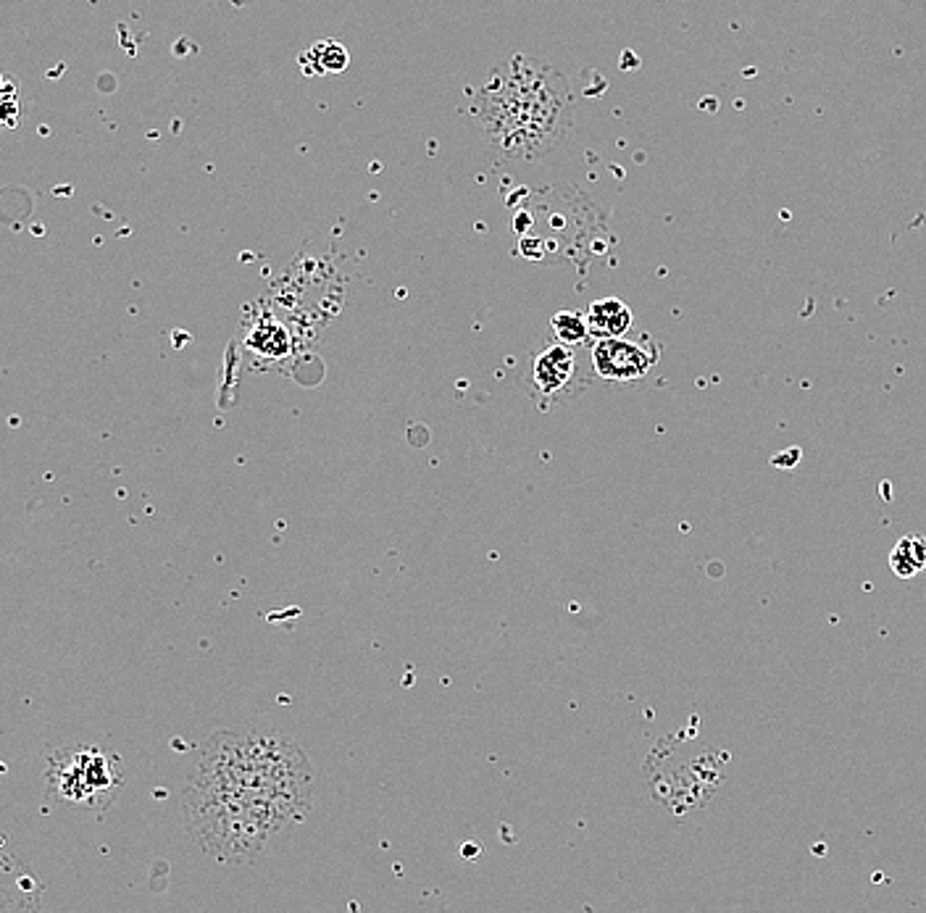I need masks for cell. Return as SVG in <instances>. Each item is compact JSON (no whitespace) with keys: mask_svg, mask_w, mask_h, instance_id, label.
<instances>
[{"mask_svg":"<svg viewBox=\"0 0 926 913\" xmlns=\"http://www.w3.org/2000/svg\"><path fill=\"white\" fill-rule=\"evenodd\" d=\"M314 784V767L298 740L268 729L218 732L190 761L182 830L206 859L245 866L306 821Z\"/></svg>","mask_w":926,"mask_h":913,"instance_id":"1","label":"cell"},{"mask_svg":"<svg viewBox=\"0 0 926 913\" xmlns=\"http://www.w3.org/2000/svg\"><path fill=\"white\" fill-rule=\"evenodd\" d=\"M477 122L492 151L503 159H546L563 145L574 124L567 77L546 61L513 53L479 88Z\"/></svg>","mask_w":926,"mask_h":913,"instance_id":"2","label":"cell"},{"mask_svg":"<svg viewBox=\"0 0 926 913\" xmlns=\"http://www.w3.org/2000/svg\"><path fill=\"white\" fill-rule=\"evenodd\" d=\"M124 780L122 759L98 742L55 748L42 769L48 801L77 811H105L119 798Z\"/></svg>","mask_w":926,"mask_h":913,"instance_id":"3","label":"cell"},{"mask_svg":"<svg viewBox=\"0 0 926 913\" xmlns=\"http://www.w3.org/2000/svg\"><path fill=\"white\" fill-rule=\"evenodd\" d=\"M592 369V366H590ZM590 369L582 364L579 348L558 343L548 337L540 351L532 356L527 374V393L540 410H553L558 406L577 400L590 385Z\"/></svg>","mask_w":926,"mask_h":913,"instance_id":"4","label":"cell"},{"mask_svg":"<svg viewBox=\"0 0 926 913\" xmlns=\"http://www.w3.org/2000/svg\"><path fill=\"white\" fill-rule=\"evenodd\" d=\"M659 343H638L627 335L596 339L590 348L592 374L606 382H617V385L642 382L659 366Z\"/></svg>","mask_w":926,"mask_h":913,"instance_id":"5","label":"cell"},{"mask_svg":"<svg viewBox=\"0 0 926 913\" xmlns=\"http://www.w3.org/2000/svg\"><path fill=\"white\" fill-rule=\"evenodd\" d=\"M245 348L261 361H282L289 356L293 343H289V332L285 324L274 314L264 311V314H258L253 318L251 327H247Z\"/></svg>","mask_w":926,"mask_h":913,"instance_id":"6","label":"cell"},{"mask_svg":"<svg viewBox=\"0 0 926 913\" xmlns=\"http://www.w3.org/2000/svg\"><path fill=\"white\" fill-rule=\"evenodd\" d=\"M584 314L587 324H590L592 339L624 337L627 332L634 327V314L629 311L627 303L619 298H600L590 303V308H587Z\"/></svg>","mask_w":926,"mask_h":913,"instance_id":"7","label":"cell"},{"mask_svg":"<svg viewBox=\"0 0 926 913\" xmlns=\"http://www.w3.org/2000/svg\"><path fill=\"white\" fill-rule=\"evenodd\" d=\"M350 55L348 48L337 40H322L308 48V53L301 59V67L306 74H343L348 69Z\"/></svg>","mask_w":926,"mask_h":913,"instance_id":"8","label":"cell"},{"mask_svg":"<svg viewBox=\"0 0 926 913\" xmlns=\"http://www.w3.org/2000/svg\"><path fill=\"white\" fill-rule=\"evenodd\" d=\"M889 569L900 579L916 577L918 571L926 569V537L922 535H906L895 545L889 554Z\"/></svg>","mask_w":926,"mask_h":913,"instance_id":"9","label":"cell"},{"mask_svg":"<svg viewBox=\"0 0 926 913\" xmlns=\"http://www.w3.org/2000/svg\"><path fill=\"white\" fill-rule=\"evenodd\" d=\"M550 337L558 339V343L571 345V348H587L592 345L590 324H587V314H579V311H558V314L550 318Z\"/></svg>","mask_w":926,"mask_h":913,"instance_id":"10","label":"cell"}]
</instances>
